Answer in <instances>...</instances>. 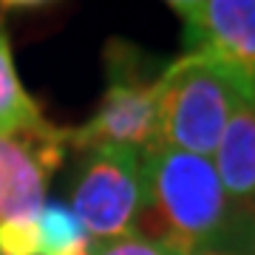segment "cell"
<instances>
[{
	"label": "cell",
	"instance_id": "cell-14",
	"mask_svg": "<svg viewBox=\"0 0 255 255\" xmlns=\"http://www.w3.org/2000/svg\"><path fill=\"white\" fill-rule=\"evenodd\" d=\"M187 255H230V253L227 250H219V247H196Z\"/></svg>",
	"mask_w": 255,
	"mask_h": 255
},
{
	"label": "cell",
	"instance_id": "cell-11",
	"mask_svg": "<svg viewBox=\"0 0 255 255\" xmlns=\"http://www.w3.org/2000/svg\"><path fill=\"white\" fill-rule=\"evenodd\" d=\"M0 255H40L37 219L0 221Z\"/></svg>",
	"mask_w": 255,
	"mask_h": 255
},
{
	"label": "cell",
	"instance_id": "cell-10",
	"mask_svg": "<svg viewBox=\"0 0 255 255\" xmlns=\"http://www.w3.org/2000/svg\"><path fill=\"white\" fill-rule=\"evenodd\" d=\"M91 255H187V250L173 241H159L139 233H128L111 241H94Z\"/></svg>",
	"mask_w": 255,
	"mask_h": 255
},
{
	"label": "cell",
	"instance_id": "cell-15",
	"mask_svg": "<svg viewBox=\"0 0 255 255\" xmlns=\"http://www.w3.org/2000/svg\"><path fill=\"white\" fill-rule=\"evenodd\" d=\"M247 207H250V216H253V224H255V201L253 204H247Z\"/></svg>",
	"mask_w": 255,
	"mask_h": 255
},
{
	"label": "cell",
	"instance_id": "cell-5",
	"mask_svg": "<svg viewBox=\"0 0 255 255\" xmlns=\"http://www.w3.org/2000/svg\"><path fill=\"white\" fill-rule=\"evenodd\" d=\"M65 153L68 128L51 122L17 136H0V221L37 219L48 179L65 162Z\"/></svg>",
	"mask_w": 255,
	"mask_h": 255
},
{
	"label": "cell",
	"instance_id": "cell-13",
	"mask_svg": "<svg viewBox=\"0 0 255 255\" xmlns=\"http://www.w3.org/2000/svg\"><path fill=\"white\" fill-rule=\"evenodd\" d=\"M51 0H0L3 9H40V6H48Z\"/></svg>",
	"mask_w": 255,
	"mask_h": 255
},
{
	"label": "cell",
	"instance_id": "cell-12",
	"mask_svg": "<svg viewBox=\"0 0 255 255\" xmlns=\"http://www.w3.org/2000/svg\"><path fill=\"white\" fill-rule=\"evenodd\" d=\"M164 3H167L170 9L179 11V14H182V17L187 20V17L193 14V11H196V9L201 6V3H204V0H164Z\"/></svg>",
	"mask_w": 255,
	"mask_h": 255
},
{
	"label": "cell",
	"instance_id": "cell-1",
	"mask_svg": "<svg viewBox=\"0 0 255 255\" xmlns=\"http://www.w3.org/2000/svg\"><path fill=\"white\" fill-rule=\"evenodd\" d=\"M142 176L145 207L133 233L173 241L187 253L219 244L238 204L227 196L210 156L159 145L142 153Z\"/></svg>",
	"mask_w": 255,
	"mask_h": 255
},
{
	"label": "cell",
	"instance_id": "cell-7",
	"mask_svg": "<svg viewBox=\"0 0 255 255\" xmlns=\"http://www.w3.org/2000/svg\"><path fill=\"white\" fill-rule=\"evenodd\" d=\"M213 164L227 196L236 204L255 201V102L241 100L224 125Z\"/></svg>",
	"mask_w": 255,
	"mask_h": 255
},
{
	"label": "cell",
	"instance_id": "cell-6",
	"mask_svg": "<svg viewBox=\"0 0 255 255\" xmlns=\"http://www.w3.org/2000/svg\"><path fill=\"white\" fill-rule=\"evenodd\" d=\"M187 23V51L207 57L255 102V0H204Z\"/></svg>",
	"mask_w": 255,
	"mask_h": 255
},
{
	"label": "cell",
	"instance_id": "cell-9",
	"mask_svg": "<svg viewBox=\"0 0 255 255\" xmlns=\"http://www.w3.org/2000/svg\"><path fill=\"white\" fill-rule=\"evenodd\" d=\"M40 255H91L94 241L82 230L74 210L63 201H46L37 213Z\"/></svg>",
	"mask_w": 255,
	"mask_h": 255
},
{
	"label": "cell",
	"instance_id": "cell-4",
	"mask_svg": "<svg viewBox=\"0 0 255 255\" xmlns=\"http://www.w3.org/2000/svg\"><path fill=\"white\" fill-rule=\"evenodd\" d=\"M145 207L142 153L102 147L82 153L71 173V210L91 241H111L136 230Z\"/></svg>",
	"mask_w": 255,
	"mask_h": 255
},
{
	"label": "cell",
	"instance_id": "cell-3",
	"mask_svg": "<svg viewBox=\"0 0 255 255\" xmlns=\"http://www.w3.org/2000/svg\"><path fill=\"white\" fill-rule=\"evenodd\" d=\"M136 57L139 48L122 40L108 43V88L85 125L68 128V147L82 153L102 147H128L145 153L162 145L156 80H142Z\"/></svg>",
	"mask_w": 255,
	"mask_h": 255
},
{
	"label": "cell",
	"instance_id": "cell-8",
	"mask_svg": "<svg viewBox=\"0 0 255 255\" xmlns=\"http://www.w3.org/2000/svg\"><path fill=\"white\" fill-rule=\"evenodd\" d=\"M46 122L48 119L43 117L34 97H28V91L20 82L9 34L0 23V136H17Z\"/></svg>",
	"mask_w": 255,
	"mask_h": 255
},
{
	"label": "cell",
	"instance_id": "cell-2",
	"mask_svg": "<svg viewBox=\"0 0 255 255\" xmlns=\"http://www.w3.org/2000/svg\"><path fill=\"white\" fill-rule=\"evenodd\" d=\"M162 145L210 156L244 97L238 85L201 54H182L156 77Z\"/></svg>",
	"mask_w": 255,
	"mask_h": 255
}]
</instances>
